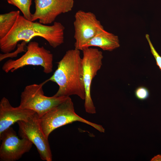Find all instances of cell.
<instances>
[{
  "mask_svg": "<svg viewBox=\"0 0 161 161\" xmlns=\"http://www.w3.org/2000/svg\"><path fill=\"white\" fill-rule=\"evenodd\" d=\"M135 97L138 100H143L148 99L149 96V92L146 87L140 86L136 89L134 91Z\"/></svg>",
  "mask_w": 161,
  "mask_h": 161,
  "instance_id": "16",
  "label": "cell"
},
{
  "mask_svg": "<svg viewBox=\"0 0 161 161\" xmlns=\"http://www.w3.org/2000/svg\"><path fill=\"white\" fill-rule=\"evenodd\" d=\"M35 113L33 110L12 106L3 97L0 102V134L19 121H27Z\"/></svg>",
  "mask_w": 161,
  "mask_h": 161,
  "instance_id": "11",
  "label": "cell"
},
{
  "mask_svg": "<svg viewBox=\"0 0 161 161\" xmlns=\"http://www.w3.org/2000/svg\"><path fill=\"white\" fill-rule=\"evenodd\" d=\"M27 48L25 53L19 58L9 59L5 62L2 68L3 71L6 73L13 72L26 66L33 65L42 67L46 74L52 71L53 55L50 51L40 47L35 41H30Z\"/></svg>",
  "mask_w": 161,
  "mask_h": 161,
  "instance_id": "4",
  "label": "cell"
},
{
  "mask_svg": "<svg viewBox=\"0 0 161 161\" xmlns=\"http://www.w3.org/2000/svg\"><path fill=\"white\" fill-rule=\"evenodd\" d=\"M56 83L58 89L54 97L78 96L84 100L85 91L82 58L80 50L75 48L67 51L58 63L57 68L47 80Z\"/></svg>",
  "mask_w": 161,
  "mask_h": 161,
  "instance_id": "2",
  "label": "cell"
},
{
  "mask_svg": "<svg viewBox=\"0 0 161 161\" xmlns=\"http://www.w3.org/2000/svg\"><path fill=\"white\" fill-rule=\"evenodd\" d=\"M46 82L39 84H33L26 86L21 94L19 106L33 111L40 118L68 97L45 96L43 86Z\"/></svg>",
  "mask_w": 161,
  "mask_h": 161,
  "instance_id": "5",
  "label": "cell"
},
{
  "mask_svg": "<svg viewBox=\"0 0 161 161\" xmlns=\"http://www.w3.org/2000/svg\"><path fill=\"white\" fill-rule=\"evenodd\" d=\"M39 121L42 131L48 138L50 133L55 129L76 121L89 125L100 132H105V129L101 125L88 121L76 113L70 97L40 117Z\"/></svg>",
  "mask_w": 161,
  "mask_h": 161,
  "instance_id": "3",
  "label": "cell"
},
{
  "mask_svg": "<svg viewBox=\"0 0 161 161\" xmlns=\"http://www.w3.org/2000/svg\"><path fill=\"white\" fill-rule=\"evenodd\" d=\"M151 161H161V155L158 154L152 158Z\"/></svg>",
  "mask_w": 161,
  "mask_h": 161,
  "instance_id": "18",
  "label": "cell"
},
{
  "mask_svg": "<svg viewBox=\"0 0 161 161\" xmlns=\"http://www.w3.org/2000/svg\"><path fill=\"white\" fill-rule=\"evenodd\" d=\"M20 15L18 10L0 15V39L4 38L10 32Z\"/></svg>",
  "mask_w": 161,
  "mask_h": 161,
  "instance_id": "13",
  "label": "cell"
},
{
  "mask_svg": "<svg viewBox=\"0 0 161 161\" xmlns=\"http://www.w3.org/2000/svg\"><path fill=\"white\" fill-rule=\"evenodd\" d=\"M64 29L59 22H55L52 25L48 26L29 21L20 15L10 32L0 39V50L4 53L10 52L19 41L27 43L36 37L44 39L50 46L55 48L64 42Z\"/></svg>",
  "mask_w": 161,
  "mask_h": 161,
  "instance_id": "1",
  "label": "cell"
},
{
  "mask_svg": "<svg viewBox=\"0 0 161 161\" xmlns=\"http://www.w3.org/2000/svg\"><path fill=\"white\" fill-rule=\"evenodd\" d=\"M145 36L149 45L151 52L155 59L157 65L161 70V56L159 54L154 47L150 39L149 35L146 34Z\"/></svg>",
  "mask_w": 161,
  "mask_h": 161,
  "instance_id": "17",
  "label": "cell"
},
{
  "mask_svg": "<svg viewBox=\"0 0 161 161\" xmlns=\"http://www.w3.org/2000/svg\"><path fill=\"white\" fill-rule=\"evenodd\" d=\"M83 53L82 63L85 97L84 108L88 113H96L95 107L91 98V88L93 79L102 65V52L96 48L87 47L82 50Z\"/></svg>",
  "mask_w": 161,
  "mask_h": 161,
  "instance_id": "6",
  "label": "cell"
},
{
  "mask_svg": "<svg viewBox=\"0 0 161 161\" xmlns=\"http://www.w3.org/2000/svg\"><path fill=\"white\" fill-rule=\"evenodd\" d=\"M9 4L16 7L21 12L24 17L31 21L32 14L30 10L32 0H5Z\"/></svg>",
  "mask_w": 161,
  "mask_h": 161,
  "instance_id": "14",
  "label": "cell"
},
{
  "mask_svg": "<svg viewBox=\"0 0 161 161\" xmlns=\"http://www.w3.org/2000/svg\"><path fill=\"white\" fill-rule=\"evenodd\" d=\"M27 43L25 41H23L21 44H18L17 45V49L16 50L13 52L7 53L4 54H0V61H1L5 58L7 57H16L17 54L22 52L25 51L24 49V46L26 45Z\"/></svg>",
  "mask_w": 161,
  "mask_h": 161,
  "instance_id": "15",
  "label": "cell"
},
{
  "mask_svg": "<svg viewBox=\"0 0 161 161\" xmlns=\"http://www.w3.org/2000/svg\"><path fill=\"white\" fill-rule=\"evenodd\" d=\"M1 143L0 159L1 161H15L30 151L33 144L25 138H18L11 127L0 134Z\"/></svg>",
  "mask_w": 161,
  "mask_h": 161,
  "instance_id": "9",
  "label": "cell"
},
{
  "mask_svg": "<svg viewBox=\"0 0 161 161\" xmlns=\"http://www.w3.org/2000/svg\"><path fill=\"white\" fill-rule=\"evenodd\" d=\"M17 123L21 137L28 140L35 146L42 160L52 161V156L48 138L41 129L38 114L35 113L28 120L19 121Z\"/></svg>",
  "mask_w": 161,
  "mask_h": 161,
  "instance_id": "7",
  "label": "cell"
},
{
  "mask_svg": "<svg viewBox=\"0 0 161 161\" xmlns=\"http://www.w3.org/2000/svg\"><path fill=\"white\" fill-rule=\"evenodd\" d=\"M92 46L99 47L103 50L111 51L120 47L119 39L117 36L104 29L96 35L84 48Z\"/></svg>",
  "mask_w": 161,
  "mask_h": 161,
  "instance_id": "12",
  "label": "cell"
},
{
  "mask_svg": "<svg viewBox=\"0 0 161 161\" xmlns=\"http://www.w3.org/2000/svg\"><path fill=\"white\" fill-rule=\"evenodd\" d=\"M35 11L31 21L38 20L44 24H50L59 15L71 11L74 0H34Z\"/></svg>",
  "mask_w": 161,
  "mask_h": 161,
  "instance_id": "10",
  "label": "cell"
},
{
  "mask_svg": "<svg viewBox=\"0 0 161 161\" xmlns=\"http://www.w3.org/2000/svg\"><path fill=\"white\" fill-rule=\"evenodd\" d=\"M74 25L75 49L80 50H82L98 33L104 30L94 13L81 10L75 13Z\"/></svg>",
  "mask_w": 161,
  "mask_h": 161,
  "instance_id": "8",
  "label": "cell"
}]
</instances>
